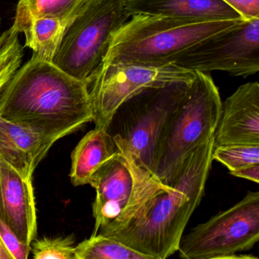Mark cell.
Segmentation results:
<instances>
[{"mask_svg":"<svg viewBox=\"0 0 259 259\" xmlns=\"http://www.w3.org/2000/svg\"><path fill=\"white\" fill-rule=\"evenodd\" d=\"M0 116L57 142L93 121L88 83L32 56L0 92Z\"/></svg>","mask_w":259,"mask_h":259,"instance_id":"cell-1","label":"cell"},{"mask_svg":"<svg viewBox=\"0 0 259 259\" xmlns=\"http://www.w3.org/2000/svg\"><path fill=\"white\" fill-rule=\"evenodd\" d=\"M213 148L214 136L191 154L170 186L153 194L130 219L115 227L100 229L98 233L150 259H166L175 254L204 195Z\"/></svg>","mask_w":259,"mask_h":259,"instance_id":"cell-2","label":"cell"},{"mask_svg":"<svg viewBox=\"0 0 259 259\" xmlns=\"http://www.w3.org/2000/svg\"><path fill=\"white\" fill-rule=\"evenodd\" d=\"M246 21L196 22L151 15H134L112 37L102 64L163 66L197 45L233 31Z\"/></svg>","mask_w":259,"mask_h":259,"instance_id":"cell-3","label":"cell"},{"mask_svg":"<svg viewBox=\"0 0 259 259\" xmlns=\"http://www.w3.org/2000/svg\"><path fill=\"white\" fill-rule=\"evenodd\" d=\"M222 104L211 76L195 71L159 140L154 176L162 183L170 186L191 154L214 136Z\"/></svg>","mask_w":259,"mask_h":259,"instance_id":"cell-4","label":"cell"},{"mask_svg":"<svg viewBox=\"0 0 259 259\" xmlns=\"http://www.w3.org/2000/svg\"><path fill=\"white\" fill-rule=\"evenodd\" d=\"M189 82L147 89L122 103L107 132L117 148L128 151L139 166L154 175L160 136Z\"/></svg>","mask_w":259,"mask_h":259,"instance_id":"cell-5","label":"cell"},{"mask_svg":"<svg viewBox=\"0 0 259 259\" xmlns=\"http://www.w3.org/2000/svg\"><path fill=\"white\" fill-rule=\"evenodd\" d=\"M127 0H92L65 31L53 63L85 81L96 72L114 33L131 16Z\"/></svg>","mask_w":259,"mask_h":259,"instance_id":"cell-6","label":"cell"},{"mask_svg":"<svg viewBox=\"0 0 259 259\" xmlns=\"http://www.w3.org/2000/svg\"><path fill=\"white\" fill-rule=\"evenodd\" d=\"M117 148L119 152L90 183L96 192L92 205L95 220L92 235L130 219L153 194L170 186L139 166L128 151Z\"/></svg>","mask_w":259,"mask_h":259,"instance_id":"cell-7","label":"cell"},{"mask_svg":"<svg viewBox=\"0 0 259 259\" xmlns=\"http://www.w3.org/2000/svg\"><path fill=\"white\" fill-rule=\"evenodd\" d=\"M258 240L259 192L249 191L239 202L182 236L177 251L183 259H229L251 249Z\"/></svg>","mask_w":259,"mask_h":259,"instance_id":"cell-8","label":"cell"},{"mask_svg":"<svg viewBox=\"0 0 259 259\" xmlns=\"http://www.w3.org/2000/svg\"><path fill=\"white\" fill-rule=\"evenodd\" d=\"M195 72L177 65H101L87 81L95 127L108 128L119 106L139 92L176 82H190Z\"/></svg>","mask_w":259,"mask_h":259,"instance_id":"cell-9","label":"cell"},{"mask_svg":"<svg viewBox=\"0 0 259 259\" xmlns=\"http://www.w3.org/2000/svg\"><path fill=\"white\" fill-rule=\"evenodd\" d=\"M174 64L190 71H224L251 76L259 70V19L206 40L183 54Z\"/></svg>","mask_w":259,"mask_h":259,"instance_id":"cell-10","label":"cell"},{"mask_svg":"<svg viewBox=\"0 0 259 259\" xmlns=\"http://www.w3.org/2000/svg\"><path fill=\"white\" fill-rule=\"evenodd\" d=\"M0 215L22 242L31 245L37 232L32 180L24 178L1 158Z\"/></svg>","mask_w":259,"mask_h":259,"instance_id":"cell-11","label":"cell"},{"mask_svg":"<svg viewBox=\"0 0 259 259\" xmlns=\"http://www.w3.org/2000/svg\"><path fill=\"white\" fill-rule=\"evenodd\" d=\"M247 144L259 145V84L248 82L222 104L214 134V146Z\"/></svg>","mask_w":259,"mask_h":259,"instance_id":"cell-12","label":"cell"},{"mask_svg":"<svg viewBox=\"0 0 259 259\" xmlns=\"http://www.w3.org/2000/svg\"><path fill=\"white\" fill-rule=\"evenodd\" d=\"M54 143L41 133L0 116V158L24 178L32 180L34 170Z\"/></svg>","mask_w":259,"mask_h":259,"instance_id":"cell-13","label":"cell"},{"mask_svg":"<svg viewBox=\"0 0 259 259\" xmlns=\"http://www.w3.org/2000/svg\"><path fill=\"white\" fill-rule=\"evenodd\" d=\"M130 16L151 15L196 22L241 19L222 0H127Z\"/></svg>","mask_w":259,"mask_h":259,"instance_id":"cell-14","label":"cell"},{"mask_svg":"<svg viewBox=\"0 0 259 259\" xmlns=\"http://www.w3.org/2000/svg\"><path fill=\"white\" fill-rule=\"evenodd\" d=\"M107 130L95 127L78 142L71 155L70 179L75 186L90 185L97 172L117 153Z\"/></svg>","mask_w":259,"mask_h":259,"instance_id":"cell-15","label":"cell"},{"mask_svg":"<svg viewBox=\"0 0 259 259\" xmlns=\"http://www.w3.org/2000/svg\"><path fill=\"white\" fill-rule=\"evenodd\" d=\"M92 0H20L13 28L24 33L37 18L58 19L66 28L86 8Z\"/></svg>","mask_w":259,"mask_h":259,"instance_id":"cell-16","label":"cell"},{"mask_svg":"<svg viewBox=\"0 0 259 259\" xmlns=\"http://www.w3.org/2000/svg\"><path fill=\"white\" fill-rule=\"evenodd\" d=\"M66 29L58 19L37 18L23 33L26 40L25 46L32 50L34 57L53 63Z\"/></svg>","mask_w":259,"mask_h":259,"instance_id":"cell-17","label":"cell"},{"mask_svg":"<svg viewBox=\"0 0 259 259\" xmlns=\"http://www.w3.org/2000/svg\"><path fill=\"white\" fill-rule=\"evenodd\" d=\"M75 259H150L119 241L98 233L75 245Z\"/></svg>","mask_w":259,"mask_h":259,"instance_id":"cell-18","label":"cell"},{"mask_svg":"<svg viewBox=\"0 0 259 259\" xmlns=\"http://www.w3.org/2000/svg\"><path fill=\"white\" fill-rule=\"evenodd\" d=\"M19 34L11 27L0 35V92L22 64L24 48Z\"/></svg>","mask_w":259,"mask_h":259,"instance_id":"cell-19","label":"cell"},{"mask_svg":"<svg viewBox=\"0 0 259 259\" xmlns=\"http://www.w3.org/2000/svg\"><path fill=\"white\" fill-rule=\"evenodd\" d=\"M212 159L231 171L259 163V145L231 144L214 146Z\"/></svg>","mask_w":259,"mask_h":259,"instance_id":"cell-20","label":"cell"},{"mask_svg":"<svg viewBox=\"0 0 259 259\" xmlns=\"http://www.w3.org/2000/svg\"><path fill=\"white\" fill-rule=\"evenodd\" d=\"M75 239L73 235L58 237L34 239L31 244V252L35 259H75Z\"/></svg>","mask_w":259,"mask_h":259,"instance_id":"cell-21","label":"cell"},{"mask_svg":"<svg viewBox=\"0 0 259 259\" xmlns=\"http://www.w3.org/2000/svg\"><path fill=\"white\" fill-rule=\"evenodd\" d=\"M0 238L13 259H27L31 245L22 242L0 215Z\"/></svg>","mask_w":259,"mask_h":259,"instance_id":"cell-22","label":"cell"},{"mask_svg":"<svg viewBox=\"0 0 259 259\" xmlns=\"http://www.w3.org/2000/svg\"><path fill=\"white\" fill-rule=\"evenodd\" d=\"M245 21L259 19V0H222Z\"/></svg>","mask_w":259,"mask_h":259,"instance_id":"cell-23","label":"cell"},{"mask_svg":"<svg viewBox=\"0 0 259 259\" xmlns=\"http://www.w3.org/2000/svg\"><path fill=\"white\" fill-rule=\"evenodd\" d=\"M230 175L239 178L245 179L253 183H258L259 182V163L248 165L240 169L230 172Z\"/></svg>","mask_w":259,"mask_h":259,"instance_id":"cell-24","label":"cell"},{"mask_svg":"<svg viewBox=\"0 0 259 259\" xmlns=\"http://www.w3.org/2000/svg\"><path fill=\"white\" fill-rule=\"evenodd\" d=\"M0 259H13L11 254H10L8 250L3 243L1 238H0Z\"/></svg>","mask_w":259,"mask_h":259,"instance_id":"cell-25","label":"cell"}]
</instances>
